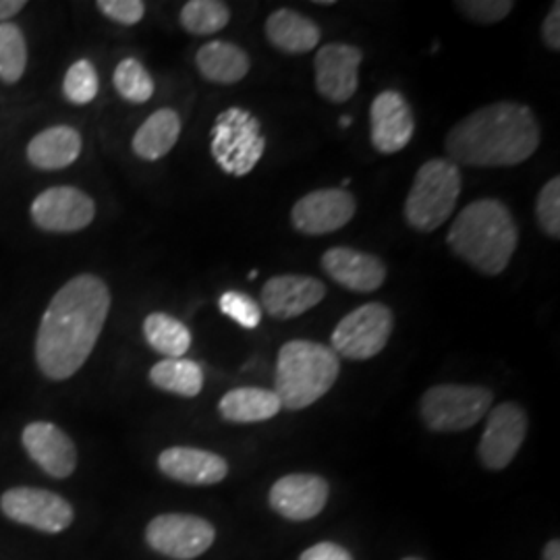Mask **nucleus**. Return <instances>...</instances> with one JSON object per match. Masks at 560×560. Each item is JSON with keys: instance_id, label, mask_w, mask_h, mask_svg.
<instances>
[{"instance_id": "1", "label": "nucleus", "mask_w": 560, "mask_h": 560, "mask_svg": "<svg viewBox=\"0 0 560 560\" xmlns=\"http://www.w3.org/2000/svg\"><path fill=\"white\" fill-rule=\"evenodd\" d=\"M110 310V291L94 275L69 280L44 312L36 339V361L50 381L78 374L101 339Z\"/></svg>"}, {"instance_id": "2", "label": "nucleus", "mask_w": 560, "mask_h": 560, "mask_svg": "<svg viewBox=\"0 0 560 560\" xmlns=\"http://www.w3.org/2000/svg\"><path fill=\"white\" fill-rule=\"evenodd\" d=\"M540 145V125L532 108L517 102L481 106L453 125L444 148L457 166L504 168L532 159Z\"/></svg>"}, {"instance_id": "3", "label": "nucleus", "mask_w": 560, "mask_h": 560, "mask_svg": "<svg viewBox=\"0 0 560 560\" xmlns=\"http://www.w3.org/2000/svg\"><path fill=\"white\" fill-rule=\"evenodd\" d=\"M448 247L486 277H499L515 256L520 231L513 212L494 198L471 201L453 221Z\"/></svg>"}, {"instance_id": "4", "label": "nucleus", "mask_w": 560, "mask_h": 560, "mask_svg": "<svg viewBox=\"0 0 560 560\" xmlns=\"http://www.w3.org/2000/svg\"><path fill=\"white\" fill-rule=\"evenodd\" d=\"M339 355L314 340H289L280 347L275 393L282 409L300 411L320 400L339 378Z\"/></svg>"}, {"instance_id": "5", "label": "nucleus", "mask_w": 560, "mask_h": 560, "mask_svg": "<svg viewBox=\"0 0 560 560\" xmlns=\"http://www.w3.org/2000/svg\"><path fill=\"white\" fill-rule=\"evenodd\" d=\"M463 187L459 166L448 159L421 164L405 201V219L411 229L432 233L448 221L457 208Z\"/></svg>"}, {"instance_id": "6", "label": "nucleus", "mask_w": 560, "mask_h": 560, "mask_svg": "<svg viewBox=\"0 0 560 560\" xmlns=\"http://www.w3.org/2000/svg\"><path fill=\"white\" fill-rule=\"evenodd\" d=\"M210 138L212 159L231 177L249 175L266 152L260 120L240 106L222 110L212 125Z\"/></svg>"}, {"instance_id": "7", "label": "nucleus", "mask_w": 560, "mask_h": 560, "mask_svg": "<svg viewBox=\"0 0 560 560\" xmlns=\"http://www.w3.org/2000/svg\"><path fill=\"white\" fill-rule=\"evenodd\" d=\"M494 393L486 386L439 384L423 393L420 413L432 432H463L492 409Z\"/></svg>"}, {"instance_id": "8", "label": "nucleus", "mask_w": 560, "mask_h": 560, "mask_svg": "<svg viewBox=\"0 0 560 560\" xmlns=\"http://www.w3.org/2000/svg\"><path fill=\"white\" fill-rule=\"evenodd\" d=\"M395 316L382 303H365L337 324L330 342L332 351L345 360L376 358L393 335Z\"/></svg>"}, {"instance_id": "9", "label": "nucleus", "mask_w": 560, "mask_h": 560, "mask_svg": "<svg viewBox=\"0 0 560 560\" xmlns=\"http://www.w3.org/2000/svg\"><path fill=\"white\" fill-rule=\"evenodd\" d=\"M217 540L210 521L187 513H164L148 523L145 541L162 557L173 560L200 559Z\"/></svg>"}, {"instance_id": "10", "label": "nucleus", "mask_w": 560, "mask_h": 560, "mask_svg": "<svg viewBox=\"0 0 560 560\" xmlns=\"http://www.w3.org/2000/svg\"><path fill=\"white\" fill-rule=\"evenodd\" d=\"M0 511L15 523L44 534L65 532L75 517L71 502L44 488H11L0 497Z\"/></svg>"}, {"instance_id": "11", "label": "nucleus", "mask_w": 560, "mask_h": 560, "mask_svg": "<svg viewBox=\"0 0 560 560\" xmlns=\"http://www.w3.org/2000/svg\"><path fill=\"white\" fill-rule=\"evenodd\" d=\"M527 425V413L517 402H502L490 409L478 446L481 465L490 471H502L504 467H509L523 446Z\"/></svg>"}, {"instance_id": "12", "label": "nucleus", "mask_w": 560, "mask_h": 560, "mask_svg": "<svg viewBox=\"0 0 560 560\" xmlns=\"http://www.w3.org/2000/svg\"><path fill=\"white\" fill-rule=\"evenodd\" d=\"M355 198L339 189H316L303 196L291 210L293 226L303 235H328L342 229L355 217Z\"/></svg>"}, {"instance_id": "13", "label": "nucleus", "mask_w": 560, "mask_h": 560, "mask_svg": "<svg viewBox=\"0 0 560 560\" xmlns=\"http://www.w3.org/2000/svg\"><path fill=\"white\" fill-rule=\"evenodd\" d=\"M363 52L351 44H326L314 59L316 90L326 101L342 104L351 101L360 85V65Z\"/></svg>"}, {"instance_id": "14", "label": "nucleus", "mask_w": 560, "mask_h": 560, "mask_svg": "<svg viewBox=\"0 0 560 560\" xmlns=\"http://www.w3.org/2000/svg\"><path fill=\"white\" fill-rule=\"evenodd\" d=\"M96 217L94 200L75 187H52L32 203V219L50 233H75Z\"/></svg>"}, {"instance_id": "15", "label": "nucleus", "mask_w": 560, "mask_h": 560, "mask_svg": "<svg viewBox=\"0 0 560 560\" xmlns=\"http://www.w3.org/2000/svg\"><path fill=\"white\" fill-rule=\"evenodd\" d=\"M416 133V117L397 90H384L370 106V140L381 154H397Z\"/></svg>"}, {"instance_id": "16", "label": "nucleus", "mask_w": 560, "mask_h": 560, "mask_svg": "<svg viewBox=\"0 0 560 560\" xmlns=\"http://www.w3.org/2000/svg\"><path fill=\"white\" fill-rule=\"evenodd\" d=\"M330 497L328 481L314 474H289L275 481L268 502L289 521H310L318 517Z\"/></svg>"}, {"instance_id": "17", "label": "nucleus", "mask_w": 560, "mask_h": 560, "mask_svg": "<svg viewBox=\"0 0 560 560\" xmlns=\"http://www.w3.org/2000/svg\"><path fill=\"white\" fill-rule=\"evenodd\" d=\"M21 442L30 455L50 478H69L78 467V448L73 441L50 421L27 423Z\"/></svg>"}, {"instance_id": "18", "label": "nucleus", "mask_w": 560, "mask_h": 560, "mask_svg": "<svg viewBox=\"0 0 560 560\" xmlns=\"http://www.w3.org/2000/svg\"><path fill=\"white\" fill-rule=\"evenodd\" d=\"M324 298L326 284L303 275H279L261 287V305L277 320L300 318Z\"/></svg>"}, {"instance_id": "19", "label": "nucleus", "mask_w": 560, "mask_h": 560, "mask_svg": "<svg viewBox=\"0 0 560 560\" xmlns=\"http://www.w3.org/2000/svg\"><path fill=\"white\" fill-rule=\"evenodd\" d=\"M324 272L340 287L353 293H372L386 279L384 261L351 247H332L322 256Z\"/></svg>"}, {"instance_id": "20", "label": "nucleus", "mask_w": 560, "mask_h": 560, "mask_svg": "<svg viewBox=\"0 0 560 560\" xmlns=\"http://www.w3.org/2000/svg\"><path fill=\"white\" fill-rule=\"evenodd\" d=\"M159 469L166 478L187 486H214L229 476V463L221 455L191 446H171L162 451Z\"/></svg>"}, {"instance_id": "21", "label": "nucleus", "mask_w": 560, "mask_h": 560, "mask_svg": "<svg viewBox=\"0 0 560 560\" xmlns=\"http://www.w3.org/2000/svg\"><path fill=\"white\" fill-rule=\"evenodd\" d=\"M266 38L287 55H305L320 44L322 30L316 21L303 18L293 9H279L266 20Z\"/></svg>"}, {"instance_id": "22", "label": "nucleus", "mask_w": 560, "mask_h": 560, "mask_svg": "<svg viewBox=\"0 0 560 560\" xmlns=\"http://www.w3.org/2000/svg\"><path fill=\"white\" fill-rule=\"evenodd\" d=\"M80 131L67 125L44 129L27 145V161L42 171L67 168L80 159Z\"/></svg>"}, {"instance_id": "23", "label": "nucleus", "mask_w": 560, "mask_h": 560, "mask_svg": "<svg viewBox=\"0 0 560 560\" xmlns=\"http://www.w3.org/2000/svg\"><path fill=\"white\" fill-rule=\"evenodd\" d=\"M282 409L275 390L243 386L229 390L221 402L219 413L231 423H260L277 418Z\"/></svg>"}, {"instance_id": "24", "label": "nucleus", "mask_w": 560, "mask_h": 560, "mask_svg": "<svg viewBox=\"0 0 560 560\" xmlns=\"http://www.w3.org/2000/svg\"><path fill=\"white\" fill-rule=\"evenodd\" d=\"M196 62L201 75L212 83L231 85L243 80L249 73V55L233 42L214 40L203 44Z\"/></svg>"}, {"instance_id": "25", "label": "nucleus", "mask_w": 560, "mask_h": 560, "mask_svg": "<svg viewBox=\"0 0 560 560\" xmlns=\"http://www.w3.org/2000/svg\"><path fill=\"white\" fill-rule=\"evenodd\" d=\"M180 117L173 108H161L143 120L133 136V152L143 161H161L179 141Z\"/></svg>"}, {"instance_id": "26", "label": "nucleus", "mask_w": 560, "mask_h": 560, "mask_svg": "<svg viewBox=\"0 0 560 560\" xmlns=\"http://www.w3.org/2000/svg\"><path fill=\"white\" fill-rule=\"evenodd\" d=\"M150 382L164 393L194 399L203 388V370L198 361L185 358L162 360L150 370Z\"/></svg>"}, {"instance_id": "27", "label": "nucleus", "mask_w": 560, "mask_h": 560, "mask_svg": "<svg viewBox=\"0 0 560 560\" xmlns=\"http://www.w3.org/2000/svg\"><path fill=\"white\" fill-rule=\"evenodd\" d=\"M143 337L148 345L166 360H179L191 347V332L183 322L154 312L143 322Z\"/></svg>"}, {"instance_id": "28", "label": "nucleus", "mask_w": 560, "mask_h": 560, "mask_svg": "<svg viewBox=\"0 0 560 560\" xmlns=\"http://www.w3.org/2000/svg\"><path fill=\"white\" fill-rule=\"evenodd\" d=\"M231 21V11L219 0H191L180 9V25L194 36H212Z\"/></svg>"}, {"instance_id": "29", "label": "nucleus", "mask_w": 560, "mask_h": 560, "mask_svg": "<svg viewBox=\"0 0 560 560\" xmlns=\"http://www.w3.org/2000/svg\"><path fill=\"white\" fill-rule=\"evenodd\" d=\"M27 44L18 25L0 23V81L18 83L25 73Z\"/></svg>"}, {"instance_id": "30", "label": "nucleus", "mask_w": 560, "mask_h": 560, "mask_svg": "<svg viewBox=\"0 0 560 560\" xmlns=\"http://www.w3.org/2000/svg\"><path fill=\"white\" fill-rule=\"evenodd\" d=\"M113 83L120 96L133 104H143V102L150 101L154 94L152 75L145 71V67L138 59L120 60L115 69Z\"/></svg>"}, {"instance_id": "31", "label": "nucleus", "mask_w": 560, "mask_h": 560, "mask_svg": "<svg viewBox=\"0 0 560 560\" xmlns=\"http://www.w3.org/2000/svg\"><path fill=\"white\" fill-rule=\"evenodd\" d=\"M101 90V81L96 67L90 60L81 59L73 62L65 75L62 81V94L71 104H90L98 96Z\"/></svg>"}, {"instance_id": "32", "label": "nucleus", "mask_w": 560, "mask_h": 560, "mask_svg": "<svg viewBox=\"0 0 560 560\" xmlns=\"http://www.w3.org/2000/svg\"><path fill=\"white\" fill-rule=\"evenodd\" d=\"M536 217L541 231L552 237L560 240V179L548 180L541 187L540 196L536 201Z\"/></svg>"}, {"instance_id": "33", "label": "nucleus", "mask_w": 560, "mask_h": 560, "mask_svg": "<svg viewBox=\"0 0 560 560\" xmlns=\"http://www.w3.org/2000/svg\"><path fill=\"white\" fill-rule=\"evenodd\" d=\"M219 307L224 316H229L231 320L237 322L247 330H254L260 326L261 307L245 293H240V291L222 293Z\"/></svg>"}, {"instance_id": "34", "label": "nucleus", "mask_w": 560, "mask_h": 560, "mask_svg": "<svg viewBox=\"0 0 560 560\" xmlns=\"http://www.w3.org/2000/svg\"><path fill=\"white\" fill-rule=\"evenodd\" d=\"M455 9L463 18H467L480 25H492L501 23L504 18L511 15L515 9V2L511 0H459L455 2Z\"/></svg>"}, {"instance_id": "35", "label": "nucleus", "mask_w": 560, "mask_h": 560, "mask_svg": "<svg viewBox=\"0 0 560 560\" xmlns=\"http://www.w3.org/2000/svg\"><path fill=\"white\" fill-rule=\"evenodd\" d=\"M98 9L108 18L120 25H136L143 20L145 4L141 0H101Z\"/></svg>"}, {"instance_id": "36", "label": "nucleus", "mask_w": 560, "mask_h": 560, "mask_svg": "<svg viewBox=\"0 0 560 560\" xmlns=\"http://www.w3.org/2000/svg\"><path fill=\"white\" fill-rule=\"evenodd\" d=\"M300 560H353L347 548L335 541H318L301 552Z\"/></svg>"}, {"instance_id": "37", "label": "nucleus", "mask_w": 560, "mask_h": 560, "mask_svg": "<svg viewBox=\"0 0 560 560\" xmlns=\"http://www.w3.org/2000/svg\"><path fill=\"white\" fill-rule=\"evenodd\" d=\"M541 36L552 52L560 50V2H555L541 25Z\"/></svg>"}, {"instance_id": "38", "label": "nucleus", "mask_w": 560, "mask_h": 560, "mask_svg": "<svg viewBox=\"0 0 560 560\" xmlns=\"http://www.w3.org/2000/svg\"><path fill=\"white\" fill-rule=\"evenodd\" d=\"M25 7V0H0V21L11 20Z\"/></svg>"}, {"instance_id": "39", "label": "nucleus", "mask_w": 560, "mask_h": 560, "mask_svg": "<svg viewBox=\"0 0 560 560\" xmlns=\"http://www.w3.org/2000/svg\"><path fill=\"white\" fill-rule=\"evenodd\" d=\"M544 560H560L559 540H550L544 548Z\"/></svg>"}, {"instance_id": "40", "label": "nucleus", "mask_w": 560, "mask_h": 560, "mask_svg": "<svg viewBox=\"0 0 560 560\" xmlns=\"http://www.w3.org/2000/svg\"><path fill=\"white\" fill-rule=\"evenodd\" d=\"M349 125H351V117H342V119H340V127H342V129H347Z\"/></svg>"}, {"instance_id": "41", "label": "nucleus", "mask_w": 560, "mask_h": 560, "mask_svg": "<svg viewBox=\"0 0 560 560\" xmlns=\"http://www.w3.org/2000/svg\"><path fill=\"white\" fill-rule=\"evenodd\" d=\"M316 4H324V7H330V4H335V0H316Z\"/></svg>"}, {"instance_id": "42", "label": "nucleus", "mask_w": 560, "mask_h": 560, "mask_svg": "<svg viewBox=\"0 0 560 560\" xmlns=\"http://www.w3.org/2000/svg\"><path fill=\"white\" fill-rule=\"evenodd\" d=\"M256 277H258V270H252V272H249V280H254Z\"/></svg>"}, {"instance_id": "43", "label": "nucleus", "mask_w": 560, "mask_h": 560, "mask_svg": "<svg viewBox=\"0 0 560 560\" xmlns=\"http://www.w3.org/2000/svg\"><path fill=\"white\" fill-rule=\"evenodd\" d=\"M400 560H421V559H416V557H407V559H400Z\"/></svg>"}]
</instances>
